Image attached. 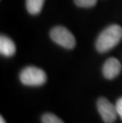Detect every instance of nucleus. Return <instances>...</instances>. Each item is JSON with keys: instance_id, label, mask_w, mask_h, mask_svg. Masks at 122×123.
Returning <instances> with one entry per match:
<instances>
[{"instance_id": "nucleus-1", "label": "nucleus", "mask_w": 122, "mask_h": 123, "mask_svg": "<svg viewBox=\"0 0 122 123\" xmlns=\"http://www.w3.org/2000/svg\"><path fill=\"white\" fill-rule=\"evenodd\" d=\"M122 39V27L113 24L104 30L96 41V49L100 53L111 50Z\"/></svg>"}, {"instance_id": "nucleus-2", "label": "nucleus", "mask_w": 122, "mask_h": 123, "mask_svg": "<svg viewBox=\"0 0 122 123\" xmlns=\"http://www.w3.org/2000/svg\"><path fill=\"white\" fill-rule=\"evenodd\" d=\"M20 80L26 86H41L46 82L47 75L42 69L29 66L25 68L21 72Z\"/></svg>"}, {"instance_id": "nucleus-3", "label": "nucleus", "mask_w": 122, "mask_h": 123, "mask_svg": "<svg viewBox=\"0 0 122 123\" xmlns=\"http://www.w3.org/2000/svg\"><path fill=\"white\" fill-rule=\"evenodd\" d=\"M50 37L54 42L65 49H73L76 44L74 35L64 26L54 27L50 32Z\"/></svg>"}, {"instance_id": "nucleus-4", "label": "nucleus", "mask_w": 122, "mask_h": 123, "mask_svg": "<svg viewBox=\"0 0 122 123\" xmlns=\"http://www.w3.org/2000/svg\"><path fill=\"white\" fill-rule=\"evenodd\" d=\"M98 111L105 123H113L117 116L116 105L114 106L107 98H100L97 103Z\"/></svg>"}, {"instance_id": "nucleus-5", "label": "nucleus", "mask_w": 122, "mask_h": 123, "mask_svg": "<svg viewBox=\"0 0 122 123\" xmlns=\"http://www.w3.org/2000/svg\"><path fill=\"white\" fill-rule=\"evenodd\" d=\"M121 71V64L117 59L111 57L105 61L103 65V75L106 79L113 80L120 74Z\"/></svg>"}, {"instance_id": "nucleus-6", "label": "nucleus", "mask_w": 122, "mask_h": 123, "mask_svg": "<svg viewBox=\"0 0 122 123\" xmlns=\"http://www.w3.org/2000/svg\"><path fill=\"white\" fill-rule=\"evenodd\" d=\"M0 53L6 57L14 56L16 53V46L14 42L5 35H1L0 37Z\"/></svg>"}, {"instance_id": "nucleus-7", "label": "nucleus", "mask_w": 122, "mask_h": 123, "mask_svg": "<svg viewBox=\"0 0 122 123\" xmlns=\"http://www.w3.org/2000/svg\"><path fill=\"white\" fill-rule=\"evenodd\" d=\"M45 0H26V8L31 14H39L43 8Z\"/></svg>"}, {"instance_id": "nucleus-8", "label": "nucleus", "mask_w": 122, "mask_h": 123, "mask_svg": "<svg viewBox=\"0 0 122 123\" xmlns=\"http://www.w3.org/2000/svg\"><path fill=\"white\" fill-rule=\"evenodd\" d=\"M41 121H42V123H64V122L59 117L51 113L44 114Z\"/></svg>"}, {"instance_id": "nucleus-9", "label": "nucleus", "mask_w": 122, "mask_h": 123, "mask_svg": "<svg viewBox=\"0 0 122 123\" xmlns=\"http://www.w3.org/2000/svg\"><path fill=\"white\" fill-rule=\"evenodd\" d=\"M98 0H74L75 3L79 7H92L97 3Z\"/></svg>"}, {"instance_id": "nucleus-10", "label": "nucleus", "mask_w": 122, "mask_h": 123, "mask_svg": "<svg viewBox=\"0 0 122 123\" xmlns=\"http://www.w3.org/2000/svg\"><path fill=\"white\" fill-rule=\"evenodd\" d=\"M116 111H117L118 115L121 117V118L122 120V97L116 101Z\"/></svg>"}, {"instance_id": "nucleus-11", "label": "nucleus", "mask_w": 122, "mask_h": 123, "mask_svg": "<svg viewBox=\"0 0 122 123\" xmlns=\"http://www.w3.org/2000/svg\"><path fill=\"white\" fill-rule=\"evenodd\" d=\"M0 123H6V122H5L4 118L2 117V116H1V117H0Z\"/></svg>"}]
</instances>
